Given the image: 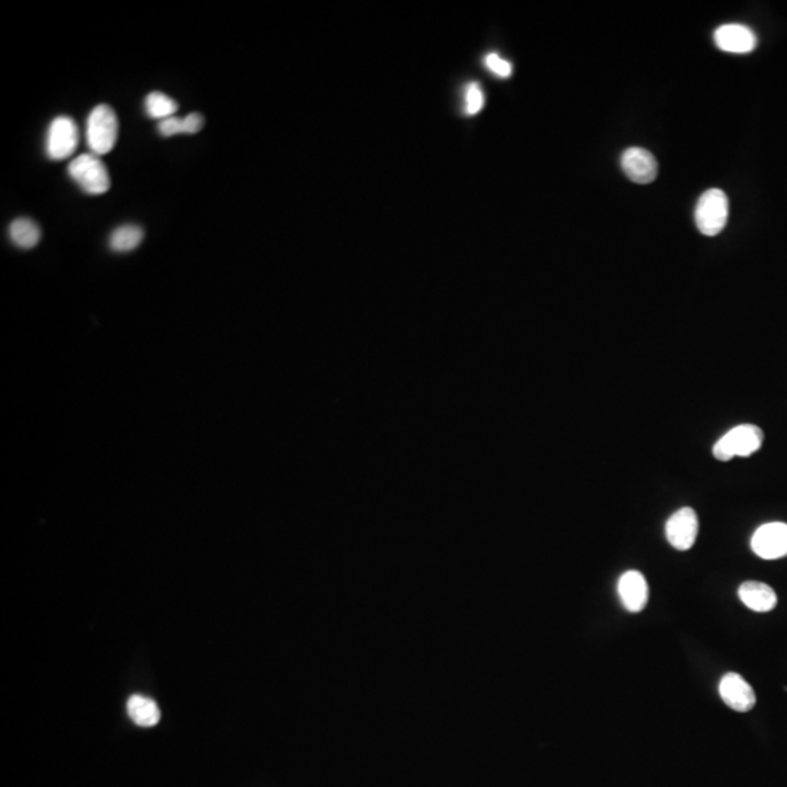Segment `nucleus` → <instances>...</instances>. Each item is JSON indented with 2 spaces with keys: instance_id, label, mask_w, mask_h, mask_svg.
I'll use <instances>...</instances> for the list:
<instances>
[{
  "instance_id": "f3484780",
  "label": "nucleus",
  "mask_w": 787,
  "mask_h": 787,
  "mask_svg": "<svg viewBox=\"0 0 787 787\" xmlns=\"http://www.w3.org/2000/svg\"><path fill=\"white\" fill-rule=\"evenodd\" d=\"M482 107H484V94H482V87L477 82L467 85L465 87V114L475 116L482 111Z\"/></svg>"
},
{
  "instance_id": "aec40b11",
  "label": "nucleus",
  "mask_w": 787,
  "mask_h": 787,
  "mask_svg": "<svg viewBox=\"0 0 787 787\" xmlns=\"http://www.w3.org/2000/svg\"><path fill=\"white\" fill-rule=\"evenodd\" d=\"M160 129V133L165 138H170V136L181 135L182 133V120L181 119H177V117H170L167 120H162L158 126Z\"/></svg>"
},
{
  "instance_id": "39448f33",
  "label": "nucleus",
  "mask_w": 787,
  "mask_h": 787,
  "mask_svg": "<svg viewBox=\"0 0 787 787\" xmlns=\"http://www.w3.org/2000/svg\"><path fill=\"white\" fill-rule=\"evenodd\" d=\"M79 145V130L70 117H56L47 131L46 152L53 161H63L72 157Z\"/></svg>"
},
{
  "instance_id": "4468645a",
  "label": "nucleus",
  "mask_w": 787,
  "mask_h": 787,
  "mask_svg": "<svg viewBox=\"0 0 787 787\" xmlns=\"http://www.w3.org/2000/svg\"><path fill=\"white\" fill-rule=\"evenodd\" d=\"M9 236L16 247L29 250L41 240V229L33 219L18 218L9 226Z\"/></svg>"
},
{
  "instance_id": "20e7f679",
  "label": "nucleus",
  "mask_w": 787,
  "mask_h": 787,
  "mask_svg": "<svg viewBox=\"0 0 787 787\" xmlns=\"http://www.w3.org/2000/svg\"><path fill=\"white\" fill-rule=\"evenodd\" d=\"M730 214V202L722 190L703 192L696 206V225L703 235L715 236L722 233Z\"/></svg>"
},
{
  "instance_id": "6e6552de",
  "label": "nucleus",
  "mask_w": 787,
  "mask_h": 787,
  "mask_svg": "<svg viewBox=\"0 0 787 787\" xmlns=\"http://www.w3.org/2000/svg\"><path fill=\"white\" fill-rule=\"evenodd\" d=\"M719 694L728 708L740 713L751 710L757 703L754 689L737 672L723 675L719 684Z\"/></svg>"
},
{
  "instance_id": "f03ea898",
  "label": "nucleus",
  "mask_w": 787,
  "mask_h": 787,
  "mask_svg": "<svg viewBox=\"0 0 787 787\" xmlns=\"http://www.w3.org/2000/svg\"><path fill=\"white\" fill-rule=\"evenodd\" d=\"M761 429L754 425H740L730 429L713 447V455L719 461H730L735 457H750L761 448Z\"/></svg>"
},
{
  "instance_id": "6ab92c4d",
  "label": "nucleus",
  "mask_w": 787,
  "mask_h": 787,
  "mask_svg": "<svg viewBox=\"0 0 787 787\" xmlns=\"http://www.w3.org/2000/svg\"><path fill=\"white\" fill-rule=\"evenodd\" d=\"M204 126V119L202 114L192 113L182 119V133L185 135H196Z\"/></svg>"
},
{
  "instance_id": "9d476101",
  "label": "nucleus",
  "mask_w": 787,
  "mask_h": 787,
  "mask_svg": "<svg viewBox=\"0 0 787 787\" xmlns=\"http://www.w3.org/2000/svg\"><path fill=\"white\" fill-rule=\"evenodd\" d=\"M715 43L726 53L745 55V53H751L757 47L759 41L751 28L740 24H726L716 29Z\"/></svg>"
},
{
  "instance_id": "2eb2a0df",
  "label": "nucleus",
  "mask_w": 787,
  "mask_h": 787,
  "mask_svg": "<svg viewBox=\"0 0 787 787\" xmlns=\"http://www.w3.org/2000/svg\"><path fill=\"white\" fill-rule=\"evenodd\" d=\"M143 229L138 225H123L117 228L111 236H109V247L113 248L116 253H129L139 247V243H142Z\"/></svg>"
},
{
  "instance_id": "9b49d317",
  "label": "nucleus",
  "mask_w": 787,
  "mask_h": 787,
  "mask_svg": "<svg viewBox=\"0 0 787 787\" xmlns=\"http://www.w3.org/2000/svg\"><path fill=\"white\" fill-rule=\"evenodd\" d=\"M617 589L621 603L630 613H640L647 604V598H649L647 582L637 570H628L625 575H621Z\"/></svg>"
},
{
  "instance_id": "7ed1b4c3",
  "label": "nucleus",
  "mask_w": 787,
  "mask_h": 787,
  "mask_svg": "<svg viewBox=\"0 0 787 787\" xmlns=\"http://www.w3.org/2000/svg\"><path fill=\"white\" fill-rule=\"evenodd\" d=\"M69 175L87 194L99 196L109 192L111 178L109 170L94 153H84L69 163Z\"/></svg>"
},
{
  "instance_id": "0eeeda50",
  "label": "nucleus",
  "mask_w": 787,
  "mask_h": 787,
  "mask_svg": "<svg viewBox=\"0 0 787 787\" xmlns=\"http://www.w3.org/2000/svg\"><path fill=\"white\" fill-rule=\"evenodd\" d=\"M665 533L675 550L687 552L693 547L699 535V516L694 509L681 508L672 513L665 525Z\"/></svg>"
},
{
  "instance_id": "423d86ee",
  "label": "nucleus",
  "mask_w": 787,
  "mask_h": 787,
  "mask_svg": "<svg viewBox=\"0 0 787 787\" xmlns=\"http://www.w3.org/2000/svg\"><path fill=\"white\" fill-rule=\"evenodd\" d=\"M755 554L764 560H777L787 555V523H770L760 526L751 538Z\"/></svg>"
},
{
  "instance_id": "ddd939ff",
  "label": "nucleus",
  "mask_w": 787,
  "mask_h": 787,
  "mask_svg": "<svg viewBox=\"0 0 787 787\" xmlns=\"http://www.w3.org/2000/svg\"><path fill=\"white\" fill-rule=\"evenodd\" d=\"M128 713L136 725L143 728H150L157 725L161 719V710L158 704L145 696H131L128 701Z\"/></svg>"
},
{
  "instance_id": "1a4fd4ad",
  "label": "nucleus",
  "mask_w": 787,
  "mask_h": 787,
  "mask_svg": "<svg viewBox=\"0 0 787 787\" xmlns=\"http://www.w3.org/2000/svg\"><path fill=\"white\" fill-rule=\"evenodd\" d=\"M621 168L636 184H650L658 175V162L652 153L643 148H628L621 155Z\"/></svg>"
},
{
  "instance_id": "dca6fc26",
  "label": "nucleus",
  "mask_w": 787,
  "mask_h": 787,
  "mask_svg": "<svg viewBox=\"0 0 787 787\" xmlns=\"http://www.w3.org/2000/svg\"><path fill=\"white\" fill-rule=\"evenodd\" d=\"M146 114L150 119L157 120H167L170 117H174L178 111V104L174 99L162 94V92H150L145 99Z\"/></svg>"
},
{
  "instance_id": "a211bd4d",
  "label": "nucleus",
  "mask_w": 787,
  "mask_h": 787,
  "mask_svg": "<svg viewBox=\"0 0 787 787\" xmlns=\"http://www.w3.org/2000/svg\"><path fill=\"white\" fill-rule=\"evenodd\" d=\"M484 66L490 72L494 73L499 78H509L512 75V65L508 60H504L496 53H489L484 57Z\"/></svg>"
},
{
  "instance_id": "f8f14e48",
  "label": "nucleus",
  "mask_w": 787,
  "mask_h": 787,
  "mask_svg": "<svg viewBox=\"0 0 787 787\" xmlns=\"http://www.w3.org/2000/svg\"><path fill=\"white\" fill-rule=\"evenodd\" d=\"M738 595L744 606L757 613H769L777 606L776 592L762 582H744L738 589Z\"/></svg>"
},
{
  "instance_id": "f257e3e1",
  "label": "nucleus",
  "mask_w": 787,
  "mask_h": 787,
  "mask_svg": "<svg viewBox=\"0 0 787 787\" xmlns=\"http://www.w3.org/2000/svg\"><path fill=\"white\" fill-rule=\"evenodd\" d=\"M119 138V120L114 109L106 104L95 107L87 120V142L94 155L111 152Z\"/></svg>"
}]
</instances>
